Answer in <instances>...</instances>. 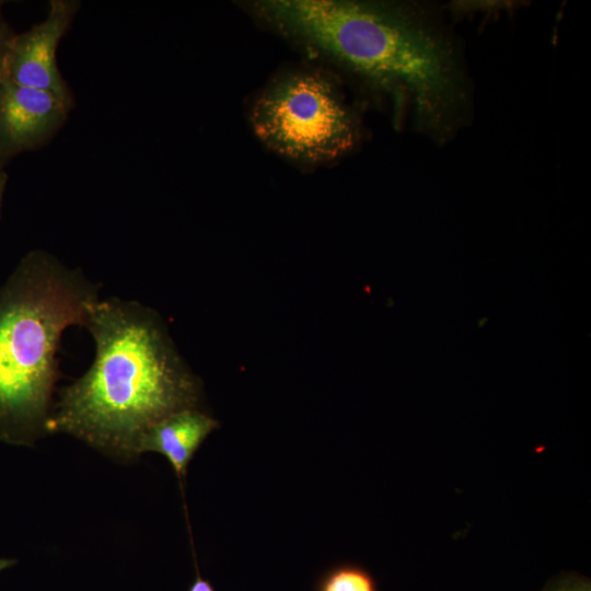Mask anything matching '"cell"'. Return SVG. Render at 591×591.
<instances>
[{
  "instance_id": "obj_2",
  "label": "cell",
  "mask_w": 591,
  "mask_h": 591,
  "mask_svg": "<svg viewBox=\"0 0 591 591\" xmlns=\"http://www.w3.org/2000/svg\"><path fill=\"white\" fill-rule=\"evenodd\" d=\"M256 14L409 105L420 128L447 136L464 112L466 89L447 37L421 14L343 0H267Z\"/></svg>"
},
{
  "instance_id": "obj_9",
  "label": "cell",
  "mask_w": 591,
  "mask_h": 591,
  "mask_svg": "<svg viewBox=\"0 0 591 591\" xmlns=\"http://www.w3.org/2000/svg\"><path fill=\"white\" fill-rule=\"evenodd\" d=\"M542 591H591V584L578 573H565L551 580Z\"/></svg>"
},
{
  "instance_id": "obj_8",
  "label": "cell",
  "mask_w": 591,
  "mask_h": 591,
  "mask_svg": "<svg viewBox=\"0 0 591 591\" xmlns=\"http://www.w3.org/2000/svg\"><path fill=\"white\" fill-rule=\"evenodd\" d=\"M315 591H379V588L368 569L358 564L341 563L321 575Z\"/></svg>"
},
{
  "instance_id": "obj_6",
  "label": "cell",
  "mask_w": 591,
  "mask_h": 591,
  "mask_svg": "<svg viewBox=\"0 0 591 591\" xmlns=\"http://www.w3.org/2000/svg\"><path fill=\"white\" fill-rule=\"evenodd\" d=\"M71 106L55 94L7 78L0 80V161L45 143Z\"/></svg>"
},
{
  "instance_id": "obj_13",
  "label": "cell",
  "mask_w": 591,
  "mask_h": 591,
  "mask_svg": "<svg viewBox=\"0 0 591 591\" xmlns=\"http://www.w3.org/2000/svg\"><path fill=\"white\" fill-rule=\"evenodd\" d=\"M14 563L12 559L0 558V571L12 566Z\"/></svg>"
},
{
  "instance_id": "obj_7",
  "label": "cell",
  "mask_w": 591,
  "mask_h": 591,
  "mask_svg": "<svg viewBox=\"0 0 591 591\" xmlns=\"http://www.w3.org/2000/svg\"><path fill=\"white\" fill-rule=\"evenodd\" d=\"M219 425L217 419L199 408L178 410L146 431L140 439L138 454L149 451L162 454L182 482L193 456Z\"/></svg>"
},
{
  "instance_id": "obj_1",
  "label": "cell",
  "mask_w": 591,
  "mask_h": 591,
  "mask_svg": "<svg viewBox=\"0 0 591 591\" xmlns=\"http://www.w3.org/2000/svg\"><path fill=\"white\" fill-rule=\"evenodd\" d=\"M84 327L95 343L89 370L63 387L46 425L120 456L138 454L154 424L199 408L201 382L152 309L117 298L95 300Z\"/></svg>"
},
{
  "instance_id": "obj_3",
  "label": "cell",
  "mask_w": 591,
  "mask_h": 591,
  "mask_svg": "<svg viewBox=\"0 0 591 591\" xmlns=\"http://www.w3.org/2000/svg\"><path fill=\"white\" fill-rule=\"evenodd\" d=\"M96 287L48 252L27 253L0 286V440L47 432L63 332L84 326Z\"/></svg>"
},
{
  "instance_id": "obj_10",
  "label": "cell",
  "mask_w": 591,
  "mask_h": 591,
  "mask_svg": "<svg viewBox=\"0 0 591 591\" xmlns=\"http://www.w3.org/2000/svg\"><path fill=\"white\" fill-rule=\"evenodd\" d=\"M14 32L9 27L7 22L0 15V80L4 76V63L9 48V44L14 36Z\"/></svg>"
},
{
  "instance_id": "obj_11",
  "label": "cell",
  "mask_w": 591,
  "mask_h": 591,
  "mask_svg": "<svg viewBox=\"0 0 591 591\" xmlns=\"http://www.w3.org/2000/svg\"><path fill=\"white\" fill-rule=\"evenodd\" d=\"M187 591H216L209 580L201 577L198 567H196V577Z\"/></svg>"
},
{
  "instance_id": "obj_5",
  "label": "cell",
  "mask_w": 591,
  "mask_h": 591,
  "mask_svg": "<svg viewBox=\"0 0 591 591\" xmlns=\"http://www.w3.org/2000/svg\"><path fill=\"white\" fill-rule=\"evenodd\" d=\"M79 8L74 0H51L46 18L14 34L4 63V78L42 89L71 106L70 90L57 66L56 51Z\"/></svg>"
},
{
  "instance_id": "obj_4",
  "label": "cell",
  "mask_w": 591,
  "mask_h": 591,
  "mask_svg": "<svg viewBox=\"0 0 591 591\" xmlns=\"http://www.w3.org/2000/svg\"><path fill=\"white\" fill-rule=\"evenodd\" d=\"M254 134L276 153L321 164L347 153L358 138L356 119L333 83L306 71L285 74L255 100Z\"/></svg>"
},
{
  "instance_id": "obj_12",
  "label": "cell",
  "mask_w": 591,
  "mask_h": 591,
  "mask_svg": "<svg viewBox=\"0 0 591 591\" xmlns=\"http://www.w3.org/2000/svg\"><path fill=\"white\" fill-rule=\"evenodd\" d=\"M5 183H7V174L0 169V206H1V200H2V195L4 192Z\"/></svg>"
}]
</instances>
